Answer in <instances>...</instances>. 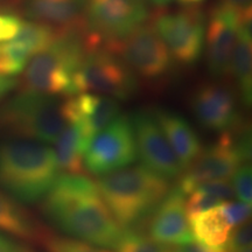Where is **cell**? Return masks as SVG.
Returning a JSON list of instances; mask_svg holds the SVG:
<instances>
[{
    "mask_svg": "<svg viewBox=\"0 0 252 252\" xmlns=\"http://www.w3.org/2000/svg\"><path fill=\"white\" fill-rule=\"evenodd\" d=\"M42 198L43 215L63 232L96 247H117L123 230L99 196L96 182L62 173Z\"/></svg>",
    "mask_w": 252,
    "mask_h": 252,
    "instance_id": "cell-1",
    "label": "cell"
},
{
    "mask_svg": "<svg viewBox=\"0 0 252 252\" xmlns=\"http://www.w3.org/2000/svg\"><path fill=\"white\" fill-rule=\"evenodd\" d=\"M99 196L121 228H133L150 216L171 190L168 179L145 166H133L99 176Z\"/></svg>",
    "mask_w": 252,
    "mask_h": 252,
    "instance_id": "cell-2",
    "label": "cell"
},
{
    "mask_svg": "<svg viewBox=\"0 0 252 252\" xmlns=\"http://www.w3.org/2000/svg\"><path fill=\"white\" fill-rule=\"evenodd\" d=\"M60 174L54 150L31 140L0 143V187L19 202L42 200Z\"/></svg>",
    "mask_w": 252,
    "mask_h": 252,
    "instance_id": "cell-3",
    "label": "cell"
},
{
    "mask_svg": "<svg viewBox=\"0 0 252 252\" xmlns=\"http://www.w3.org/2000/svg\"><path fill=\"white\" fill-rule=\"evenodd\" d=\"M88 52L83 30L62 33L33 55L24 69L21 91L46 96L74 94L72 77Z\"/></svg>",
    "mask_w": 252,
    "mask_h": 252,
    "instance_id": "cell-4",
    "label": "cell"
},
{
    "mask_svg": "<svg viewBox=\"0 0 252 252\" xmlns=\"http://www.w3.org/2000/svg\"><path fill=\"white\" fill-rule=\"evenodd\" d=\"M65 125L61 103L46 94L21 91L0 106V133L54 144Z\"/></svg>",
    "mask_w": 252,
    "mask_h": 252,
    "instance_id": "cell-5",
    "label": "cell"
},
{
    "mask_svg": "<svg viewBox=\"0 0 252 252\" xmlns=\"http://www.w3.org/2000/svg\"><path fill=\"white\" fill-rule=\"evenodd\" d=\"M251 157L250 133L238 124L222 132L216 143L202 150L196 159L181 173L178 188L188 195L198 185L208 181L229 180Z\"/></svg>",
    "mask_w": 252,
    "mask_h": 252,
    "instance_id": "cell-6",
    "label": "cell"
},
{
    "mask_svg": "<svg viewBox=\"0 0 252 252\" xmlns=\"http://www.w3.org/2000/svg\"><path fill=\"white\" fill-rule=\"evenodd\" d=\"M74 94L94 93L126 100L138 88L134 71L121 56L111 50L97 47L88 49L72 77Z\"/></svg>",
    "mask_w": 252,
    "mask_h": 252,
    "instance_id": "cell-7",
    "label": "cell"
},
{
    "mask_svg": "<svg viewBox=\"0 0 252 252\" xmlns=\"http://www.w3.org/2000/svg\"><path fill=\"white\" fill-rule=\"evenodd\" d=\"M145 0H87L84 39L88 48H109L145 24Z\"/></svg>",
    "mask_w": 252,
    "mask_h": 252,
    "instance_id": "cell-8",
    "label": "cell"
},
{
    "mask_svg": "<svg viewBox=\"0 0 252 252\" xmlns=\"http://www.w3.org/2000/svg\"><path fill=\"white\" fill-rule=\"evenodd\" d=\"M138 158L131 118L119 115L94 134L84 153V167L90 173L103 175L130 166Z\"/></svg>",
    "mask_w": 252,
    "mask_h": 252,
    "instance_id": "cell-9",
    "label": "cell"
},
{
    "mask_svg": "<svg viewBox=\"0 0 252 252\" xmlns=\"http://www.w3.org/2000/svg\"><path fill=\"white\" fill-rule=\"evenodd\" d=\"M152 24L175 61L186 65L198 61L206 34V17L200 8L191 5L171 13H159Z\"/></svg>",
    "mask_w": 252,
    "mask_h": 252,
    "instance_id": "cell-10",
    "label": "cell"
},
{
    "mask_svg": "<svg viewBox=\"0 0 252 252\" xmlns=\"http://www.w3.org/2000/svg\"><path fill=\"white\" fill-rule=\"evenodd\" d=\"M106 49L118 54L132 70L147 80L166 76L173 68L171 52L152 23L143 24Z\"/></svg>",
    "mask_w": 252,
    "mask_h": 252,
    "instance_id": "cell-11",
    "label": "cell"
},
{
    "mask_svg": "<svg viewBox=\"0 0 252 252\" xmlns=\"http://www.w3.org/2000/svg\"><path fill=\"white\" fill-rule=\"evenodd\" d=\"M131 123L138 157L144 166L166 179L180 176L184 168L154 116L145 111L137 112Z\"/></svg>",
    "mask_w": 252,
    "mask_h": 252,
    "instance_id": "cell-12",
    "label": "cell"
},
{
    "mask_svg": "<svg viewBox=\"0 0 252 252\" xmlns=\"http://www.w3.org/2000/svg\"><path fill=\"white\" fill-rule=\"evenodd\" d=\"M238 24L237 12L223 2L210 12L206 36L207 62L210 74L215 78L230 75Z\"/></svg>",
    "mask_w": 252,
    "mask_h": 252,
    "instance_id": "cell-13",
    "label": "cell"
},
{
    "mask_svg": "<svg viewBox=\"0 0 252 252\" xmlns=\"http://www.w3.org/2000/svg\"><path fill=\"white\" fill-rule=\"evenodd\" d=\"M191 110L203 127L224 132L239 123L237 99L228 87L220 83H206L195 90Z\"/></svg>",
    "mask_w": 252,
    "mask_h": 252,
    "instance_id": "cell-14",
    "label": "cell"
},
{
    "mask_svg": "<svg viewBox=\"0 0 252 252\" xmlns=\"http://www.w3.org/2000/svg\"><path fill=\"white\" fill-rule=\"evenodd\" d=\"M151 215L150 237L158 243L179 247L195 239L186 213L185 194L178 187L168 191Z\"/></svg>",
    "mask_w": 252,
    "mask_h": 252,
    "instance_id": "cell-15",
    "label": "cell"
},
{
    "mask_svg": "<svg viewBox=\"0 0 252 252\" xmlns=\"http://www.w3.org/2000/svg\"><path fill=\"white\" fill-rule=\"evenodd\" d=\"M65 122H75L91 140L119 116L117 99L94 93H80L68 96L61 103Z\"/></svg>",
    "mask_w": 252,
    "mask_h": 252,
    "instance_id": "cell-16",
    "label": "cell"
},
{
    "mask_svg": "<svg viewBox=\"0 0 252 252\" xmlns=\"http://www.w3.org/2000/svg\"><path fill=\"white\" fill-rule=\"evenodd\" d=\"M31 20L48 25L62 33L84 30L87 0H25Z\"/></svg>",
    "mask_w": 252,
    "mask_h": 252,
    "instance_id": "cell-17",
    "label": "cell"
},
{
    "mask_svg": "<svg viewBox=\"0 0 252 252\" xmlns=\"http://www.w3.org/2000/svg\"><path fill=\"white\" fill-rule=\"evenodd\" d=\"M153 116L171 144L182 168L186 169L202 151L197 133L184 117L174 112L160 109L153 112Z\"/></svg>",
    "mask_w": 252,
    "mask_h": 252,
    "instance_id": "cell-18",
    "label": "cell"
},
{
    "mask_svg": "<svg viewBox=\"0 0 252 252\" xmlns=\"http://www.w3.org/2000/svg\"><path fill=\"white\" fill-rule=\"evenodd\" d=\"M237 40L232 54L230 74L235 77L239 98L245 106L252 102V37L251 13L238 17Z\"/></svg>",
    "mask_w": 252,
    "mask_h": 252,
    "instance_id": "cell-19",
    "label": "cell"
},
{
    "mask_svg": "<svg viewBox=\"0 0 252 252\" xmlns=\"http://www.w3.org/2000/svg\"><path fill=\"white\" fill-rule=\"evenodd\" d=\"M0 230L28 242H42L47 232L15 200L0 190Z\"/></svg>",
    "mask_w": 252,
    "mask_h": 252,
    "instance_id": "cell-20",
    "label": "cell"
},
{
    "mask_svg": "<svg viewBox=\"0 0 252 252\" xmlns=\"http://www.w3.org/2000/svg\"><path fill=\"white\" fill-rule=\"evenodd\" d=\"M90 139L75 122H65L55 141V157L59 169L63 173L81 174L84 168V153Z\"/></svg>",
    "mask_w": 252,
    "mask_h": 252,
    "instance_id": "cell-21",
    "label": "cell"
},
{
    "mask_svg": "<svg viewBox=\"0 0 252 252\" xmlns=\"http://www.w3.org/2000/svg\"><path fill=\"white\" fill-rule=\"evenodd\" d=\"M189 223L194 238L212 248L225 247L230 232L234 229L223 212L222 203L207 212L190 216Z\"/></svg>",
    "mask_w": 252,
    "mask_h": 252,
    "instance_id": "cell-22",
    "label": "cell"
},
{
    "mask_svg": "<svg viewBox=\"0 0 252 252\" xmlns=\"http://www.w3.org/2000/svg\"><path fill=\"white\" fill-rule=\"evenodd\" d=\"M62 32L48 26V25L36 23V21H23L20 30L13 39L26 46L33 55L52 45Z\"/></svg>",
    "mask_w": 252,
    "mask_h": 252,
    "instance_id": "cell-23",
    "label": "cell"
},
{
    "mask_svg": "<svg viewBox=\"0 0 252 252\" xmlns=\"http://www.w3.org/2000/svg\"><path fill=\"white\" fill-rule=\"evenodd\" d=\"M33 54L19 41L12 39L0 46V75L15 76L24 71Z\"/></svg>",
    "mask_w": 252,
    "mask_h": 252,
    "instance_id": "cell-24",
    "label": "cell"
},
{
    "mask_svg": "<svg viewBox=\"0 0 252 252\" xmlns=\"http://www.w3.org/2000/svg\"><path fill=\"white\" fill-rule=\"evenodd\" d=\"M116 250L117 252H172L171 247L158 243L150 236H145L131 228L123 231Z\"/></svg>",
    "mask_w": 252,
    "mask_h": 252,
    "instance_id": "cell-25",
    "label": "cell"
},
{
    "mask_svg": "<svg viewBox=\"0 0 252 252\" xmlns=\"http://www.w3.org/2000/svg\"><path fill=\"white\" fill-rule=\"evenodd\" d=\"M42 243L48 252H110L80 239H72L47 234Z\"/></svg>",
    "mask_w": 252,
    "mask_h": 252,
    "instance_id": "cell-26",
    "label": "cell"
},
{
    "mask_svg": "<svg viewBox=\"0 0 252 252\" xmlns=\"http://www.w3.org/2000/svg\"><path fill=\"white\" fill-rule=\"evenodd\" d=\"M224 201L220 200L213 195L201 190V189L195 188L189 193V198L186 201V213H187L188 219L190 216L196 215V214L207 212L212 208L220 206Z\"/></svg>",
    "mask_w": 252,
    "mask_h": 252,
    "instance_id": "cell-27",
    "label": "cell"
},
{
    "mask_svg": "<svg viewBox=\"0 0 252 252\" xmlns=\"http://www.w3.org/2000/svg\"><path fill=\"white\" fill-rule=\"evenodd\" d=\"M232 187L236 196L243 203L250 204L252 202V171L250 163L245 162L232 175Z\"/></svg>",
    "mask_w": 252,
    "mask_h": 252,
    "instance_id": "cell-28",
    "label": "cell"
},
{
    "mask_svg": "<svg viewBox=\"0 0 252 252\" xmlns=\"http://www.w3.org/2000/svg\"><path fill=\"white\" fill-rule=\"evenodd\" d=\"M249 247H251V224L245 222L231 230L224 248L229 252H237Z\"/></svg>",
    "mask_w": 252,
    "mask_h": 252,
    "instance_id": "cell-29",
    "label": "cell"
},
{
    "mask_svg": "<svg viewBox=\"0 0 252 252\" xmlns=\"http://www.w3.org/2000/svg\"><path fill=\"white\" fill-rule=\"evenodd\" d=\"M223 212H224L226 219L232 228L243 224L248 222L251 215V206L243 202H225L222 203Z\"/></svg>",
    "mask_w": 252,
    "mask_h": 252,
    "instance_id": "cell-30",
    "label": "cell"
},
{
    "mask_svg": "<svg viewBox=\"0 0 252 252\" xmlns=\"http://www.w3.org/2000/svg\"><path fill=\"white\" fill-rule=\"evenodd\" d=\"M23 19L12 12L0 11V42H7L17 35Z\"/></svg>",
    "mask_w": 252,
    "mask_h": 252,
    "instance_id": "cell-31",
    "label": "cell"
},
{
    "mask_svg": "<svg viewBox=\"0 0 252 252\" xmlns=\"http://www.w3.org/2000/svg\"><path fill=\"white\" fill-rule=\"evenodd\" d=\"M172 252H229L226 249L223 248H212L201 243V242H189L187 244H182L172 249Z\"/></svg>",
    "mask_w": 252,
    "mask_h": 252,
    "instance_id": "cell-32",
    "label": "cell"
},
{
    "mask_svg": "<svg viewBox=\"0 0 252 252\" xmlns=\"http://www.w3.org/2000/svg\"><path fill=\"white\" fill-rule=\"evenodd\" d=\"M0 252H31V250L0 234Z\"/></svg>",
    "mask_w": 252,
    "mask_h": 252,
    "instance_id": "cell-33",
    "label": "cell"
},
{
    "mask_svg": "<svg viewBox=\"0 0 252 252\" xmlns=\"http://www.w3.org/2000/svg\"><path fill=\"white\" fill-rule=\"evenodd\" d=\"M222 2L235 9L238 17L242 14L251 13V0H222Z\"/></svg>",
    "mask_w": 252,
    "mask_h": 252,
    "instance_id": "cell-34",
    "label": "cell"
},
{
    "mask_svg": "<svg viewBox=\"0 0 252 252\" xmlns=\"http://www.w3.org/2000/svg\"><path fill=\"white\" fill-rule=\"evenodd\" d=\"M17 80H14V78L0 75V99H1L6 94H8L9 91L13 90L15 86H17Z\"/></svg>",
    "mask_w": 252,
    "mask_h": 252,
    "instance_id": "cell-35",
    "label": "cell"
},
{
    "mask_svg": "<svg viewBox=\"0 0 252 252\" xmlns=\"http://www.w3.org/2000/svg\"><path fill=\"white\" fill-rule=\"evenodd\" d=\"M23 2H25V0H0V8H2L1 11L11 12L12 8L18 7Z\"/></svg>",
    "mask_w": 252,
    "mask_h": 252,
    "instance_id": "cell-36",
    "label": "cell"
},
{
    "mask_svg": "<svg viewBox=\"0 0 252 252\" xmlns=\"http://www.w3.org/2000/svg\"><path fill=\"white\" fill-rule=\"evenodd\" d=\"M151 2H153L154 5L159 6V7H163V6H167L169 4H172V2L176 1V0H150Z\"/></svg>",
    "mask_w": 252,
    "mask_h": 252,
    "instance_id": "cell-37",
    "label": "cell"
},
{
    "mask_svg": "<svg viewBox=\"0 0 252 252\" xmlns=\"http://www.w3.org/2000/svg\"><path fill=\"white\" fill-rule=\"evenodd\" d=\"M180 1L184 2L186 5H193V4H196V2L203 1V0H180Z\"/></svg>",
    "mask_w": 252,
    "mask_h": 252,
    "instance_id": "cell-38",
    "label": "cell"
},
{
    "mask_svg": "<svg viewBox=\"0 0 252 252\" xmlns=\"http://www.w3.org/2000/svg\"><path fill=\"white\" fill-rule=\"evenodd\" d=\"M237 252H251V247L249 248H245V249H242V250H239Z\"/></svg>",
    "mask_w": 252,
    "mask_h": 252,
    "instance_id": "cell-39",
    "label": "cell"
}]
</instances>
